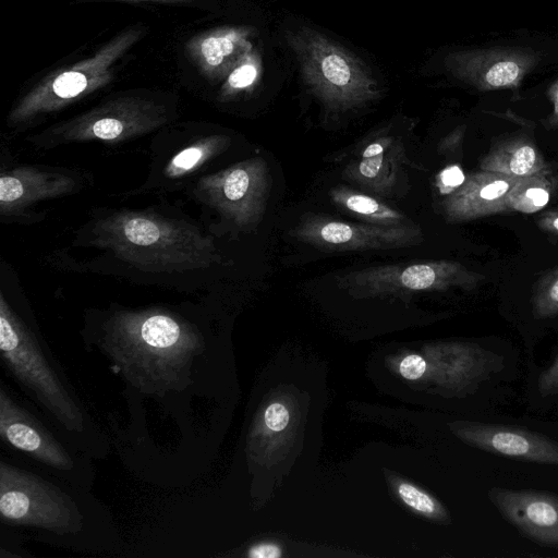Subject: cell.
<instances>
[{
	"label": "cell",
	"mask_w": 558,
	"mask_h": 558,
	"mask_svg": "<svg viewBox=\"0 0 558 558\" xmlns=\"http://www.w3.org/2000/svg\"><path fill=\"white\" fill-rule=\"evenodd\" d=\"M100 348L130 385L162 396L190 384L204 339L192 326L165 313H123L106 325Z\"/></svg>",
	"instance_id": "6da1fadb"
},
{
	"label": "cell",
	"mask_w": 558,
	"mask_h": 558,
	"mask_svg": "<svg viewBox=\"0 0 558 558\" xmlns=\"http://www.w3.org/2000/svg\"><path fill=\"white\" fill-rule=\"evenodd\" d=\"M284 38L303 85L325 110L348 112L381 97L368 65L326 34L300 25L287 29Z\"/></svg>",
	"instance_id": "7a4b0ae2"
},
{
	"label": "cell",
	"mask_w": 558,
	"mask_h": 558,
	"mask_svg": "<svg viewBox=\"0 0 558 558\" xmlns=\"http://www.w3.org/2000/svg\"><path fill=\"white\" fill-rule=\"evenodd\" d=\"M145 34V25H130L87 52H80L74 59L47 71L20 98L10 118L27 120L107 86L117 77Z\"/></svg>",
	"instance_id": "3957f363"
},
{
	"label": "cell",
	"mask_w": 558,
	"mask_h": 558,
	"mask_svg": "<svg viewBox=\"0 0 558 558\" xmlns=\"http://www.w3.org/2000/svg\"><path fill=\"white\" fill-rule=\"evenodd\" d=\"M0 352L16 381L59 425L74 434L86 429V414L52 359L3 299L0 308Z\"/></svg>",
	"instance_id": "277c9868"
},
{
	"label": "cell",
	"mask_w": 558,
	"mask_h": 558,
	"mask_svg": "<svg viewBox=\"0 0 558 558\" xmlns=\"http://www.w3.org/2000/svg\"><path fill=\"white\" fill-rule=\"evenodd\" d=\"M0 515L3 523L56 534L76 533L83 517L63 489L45 478L0 462Z\"/></svg>",
	"instance_id": "5b68a950"
},
{
	"label": "cell",
	"mask_w": 558,
	"mask_h": 558,
	"mask_svg": "<svg viewBox=\"0 0 558 558\" xmlns=\"http://www.w3.org/2000/svg\"><path fill=\"white\" fill-rule=\"evenodd\" d=\"M484 276L451 260H429L363 268L337 277L340 288L360 296L475 288Z\"/></svg>",
	"instance_id": "8992f818"
},
{
	"label": "cell",
	"mask_w": 558,
	"mask_h": 558,
	"mask_svg": "<svg viewBox=\"0 0 558 558\" xmlns=\"http://www.w3.org/2000/svg\"><path fill=\"white\" fill-rule=\"evenodd\" d=\"M291 234L301 242L333 252L393 250L423 241V233L415 225L351 223L314 214L304 216Z\"/></svg>",
	"instance_id": "52a82bcc"
},
{
	"label": "cell",
	"mask_w": 558,
	"mask_h": 558,
	"mask_svg": "<svg viewBox=\"0 0 558 558\" xmlns=\"http://www.w3.org/2000/svg\"><path fill=\"white\" fill-rule=\"evenodd\" d=\"M538 61L539 54L529 48L489 47L449 51L442 65L452 77L480 92L517 93Z\"/></svg>",
	"instance_id": "ba28073f"
},
{
	"label": "cell",
	"mask_w": 558,
	"mask_h": 558,
	"mask_svg": "<svg viewBox=\"0 0 558 558\" xmlns=\"http://www.w3.org/2000/svg\"><path fill=\"white\" fill-rule=\"evenodd\" d=\"M213 182L215 202L238 225L248 226L260 220L271 186V175L263 158L238 163Z\"/></svg>",
	"instance_id": "9c48e42d"
},
{
	"label": "cell",
	"mask_w": 558,
	"mask_h": 558,
	"mask_svg": "<svg viewBox=\"0 0 558 558\" xmlns=\"http://www.w3.org/2000/svg\"><path fill=\"white\" fill-rule=\"evenodd\" d=\"M0 436L9 446L58 471L70 472L75 461L64 446L0 387Z\"/></svg>",
	"instance_id": "30bf717a"
},
{
	"label": "cell",
	"mask_w": 558,
	"mask_h": 558,
	"mask_svg": "<svg viewBox=\"0 0 558 558\" xmlns=\"http://www.w3.org/2000/svg\"><path fill=\"white\" fill-rule=\"evenodd\" d=\"M256 29L250 25L214 27L189 39L184 57L210 83H222L230 71L256 47Z\"/></svg>",
	"instance_id": "8fae6325"
},
{
	"label": "cell",
	"mask_w": 558,
	"mask_h": 558,
	"mask_svg": "<svg viewBox=\"0 0 558 558\" xmlns=\"http://www.w3.org/2000/svg\"><path fill=\"white\" fill-rule=\"evenodd\" d=\"M489 499L521 534L545 546L558 547V496L530 489L494 488Z\"/></svg>",
	"instance_id": "7c38bea8"
},
{
	"label": "cell",
	"mask_w": 558,
	"mask_h": 558,
	"mask_svg": "<svg viewBox=\"0 0 558 558\" xmlns=\"http://www.w3.org/2000/svg\"><path fill=\"white\" fill-rule=\"evenodd\" d=\"M456 432L468 444L490 453L558 465V442L524 428L468 423L457 426Z\"/></svg>",
	"instance_id": "4fadbf2b"
},
{
	"label": "cell",
	"mask_w": 558,
	"mask_h": 558,
	"mask_svg": "<svg viewBox=\"0 0 558 558\" xmlns=\"http://www.w3.org/2000/svg\"><path fill=\"white\" fill-rule=\"evenodd\" d=\"M166 116V106L149 96L122 95L95 108L75 122L83 134L116 140L123 134L155 125Z\"/></svg>",
	"instance_id": "5bb4252c"
},
{
	"label": "cell",
	"mask_w": 558,
	"mask_h": 558,
	"mask_svg": "<svg viewBox=\"0 0 558 558\" xmlns=\"http://www.w3.org/2000/svg\"><path fill=\"white\" fill-rule=\"evenodd\" d=\"M519 178L480 170L465 178L462 185L441 203L450 222H465L508 213L506 197Z\"/></svg>",
	"instance_id": "9a60e30c"
},
{
	"label": "cell",
	"mask_w": 558,
	"mask_h": 558,
	"mask_svg": "<svg viewBox=\"0 0 558 558\" xmlns=\"http://www.w3.org/2000/svg\"><path fill=\"white\" fill-rule=\"evenodd\" d=\"M404 162L403 145L384 135L365 146L361 159L347 167L345 175L378 194H388L395 189Z\"/></svg>",
	"instance_id": "2e32d148"
},
{
	"label": "cell",
	"mask_w": 558,
	"mask_h": 558,
	"mask_svg": "<svg viewBox=\"0 0 558 558\" xmlns=\"http://www.w3.org/2000/svg\"><path fill=\"white\" fill-rule=\"evenodd\" d=\"M113 231L116 247L124 251L141 247L145 251L150 246L151 255L157 254L159 258L166 255L170 262L173 247L181 248L184 240L181 230L145 216H125L116 221Z\"/></svg>",
	"instance_id": "e0dca14e"
},
{
	"label": "cell",
	"mask_w": 558,
	"mask_h": 558,
	"mask_svg": "<svg viewBox=\"0 0 558 558\" xmlns=\"http://www.w3.org/2000/svg\"><path fill=\"white\" fill-rule=\"evenodd\" d=\"M543 155L526 135H511L495 144L480 162L481 170L522 178L546 169Z\"/></svg>",
	"instance_id": "ac0fdd59"
},
{
	"label": "cell",
	"mask_w": 558,
	"mask_h": 558,
	"mask_svg": "<svg viewBox=\"0 0 558 558\" xmlns=\"http://www.w3.org/2000/svg\"><path fill=\"white\" fill-rule=\"evenodd\" d=\"M558 185V177L548 166L546 169L519 178L506 197L508 213L535 214L550 202Z\"/></svg>",
	"instance_id": "d6986e66"
},
{
	"label": "cell",
	"mask_w": 558,
	"mask_h": 558,
	"mask_svg": "<svg viewBox=\"0 0 558 558\" xmlns=\"http://www.w3.org/2000/svg\"><path fill=\"white\" fill-rule=\"evenodd\" d=\"M332 202L368 223L400 227L413 225L405 215L373 196L338 186L330 191Z\"/></svg>",
	"instance_id": "ffe728a7"
},
{
	"label": "cell",
	"mask_w": 558,
	"mask_h": 558,
	"mask_svg": "<svg viewBox=\"0 0 558 558\" xmlns=\"http://www.w3.org/2000/svg\"><path fill=\"white\" fill-rule=\"evenodd\" d=\"M263 72V54L256 46L246 53L223 80L220 95L223 98H231L253 90L260 82Z\"/></svg>",
	"instance_id": "44dd1931"
},
{
	"label": "cell",
	"mask_w": 558,
	"mask_h": 558,
	"mask_svg": "<svg viewBox=\"0 0 558 558\" xmlns=\"http://www.w3.org/2000/svg\"><path fill=\"white\" fill-rule=\"evenodd\" d=\"M532 310L534 316L542 319L558 314V265L537 281L532 298Z\"/></svg>",
	"instance_id": "7402d4cb"
},
{
	"label": "cell",
	"mask_w": 558,
	"mask_h": 558,
	"mask_svg": "<svg viewBox=\"0 0 558 558\" xmlns=\"http://www.w3.org/2000/svg\"><path fill=\"white\" fill-rule=\"evenodd\" d=\"M400 499L413 510L430 518H445V509L424 490L416 486L401 482L397 486Z\"/></svg>",
	"instance_id": "603a6c76"
},
{
	"label": "cell",
	"mask_w": 558,
	"mask_h": 558,
	"mask_svg": "<svg viewBox=\"0 0 558 558\" xmlns=\"http://www.w3.org/2000/svg\"><path fill=\"white\" fill-rule=\"evenodd\" d=\"M76 2H121V3H150L168 7H182L217 12L223 0H71Z\"/></svg>",
	"instance_id": "cb8c5ba5"
},
{
	"label": "cell",
	"mask_w": 558,
	"mask_h": 558,
	"mask_svg": "<svg viewBox=\"0 0 558 558\" xmlns=\"http://www.w3.org/2000/svg\"><path fill=\"white\" fill-rule=\"evenodd\" d=\"M209 150L210 148L208 144L205 146H191L183 149L172 159L169 168L170 172L172 174H179L192 169L204 158V156L206 157Z\"/></svg>",
	"instance_id": "d4e9b609"
},
{
	"label": "cell",
	"mask_w": 558,
	"mask_h": 558,
	"mask_svg": "<svg viewBox=\"0 0 558 558\" xmlns=\"http://www.w3.org/2000/svg\"><path fill=\"white\" fill-rule=\"evenodd\" d=\"M465 180V175L460 167L452 165L438 174L436 184L440 194L447 196L454 192Z\"/></svg>",
	"instance_id": "484cf974"
},
{
	"label": "cell",
	"mask_w": 558,
	"mask_h": 558,
	"mask_svg": "<svg viewBox=\"0 0 558 558\" xmlns=\"http://www.w3.org/2000/svg\"><path fill=\"white\" fill-rule=\"evenodd\" d=\"M290 421L288 409L280 402L270 403L264 413L265 425L272 432L283 430Z\"/></svg>",
	"instance_id": "4316f807"
},
{
	"label": "cell",
	"mask_w": 558,
	"mask_h": 558,
	"mask_svg": "<svg viewBox=\"0 0 558 558\" xmlns=\"http://www.w3.org/2000/svg\"><path fill=\"white\" fill-rule=\"evenodd\" d=\"M24 185L17 178L11 175L0 178L1 205L19 201L24 195Z\"/></svg>",
	"instance_id": "83f0119b"
},
{
	"label": "cell",
	"mask_w": 558,
	"mask_h": 558,
	"mask_svg": "<svg viewBox=\"0 0 558 558\" xmlns=\"http://www.w3.org/2000/svg\"><path fill=\"white\" fill-rule=\"evenodd\" d=\"M537 386L539 393L543 396L558 392V356L539 374Z\"/></svg>",
	"instance_id": "f1b7e54d"
},
{
	"label": "cell",
	"mask_w": 558,
	"mask_h": 558,
	"mask_svg": "<svg viewBox=\"0 0 558 558\" xmlns=\"http://www.w3.org/2000/svg\"><path fill=\"white\" fill-rule=\"evenodd\" d=\"M426 361L416 354L405 356L399 366L400 374L410 380L422 377L426 371Z\"/></svg>",
	"instance_id": "f546056e"
},
{
	"label": "cell",
	"mask_w": 558,
	"mask_h": 558,
	"mask_svg": "<svg viewBox=\"0 0 558 558\" xmlns=\"http://www.w3.org/2000/svg\"><path fill=\"white\" fill-rule=\"evenodd\" d=\"M537 225L544 232L558 236V207L539 215Z\"/></svg>",
	"instance_id": "4dcf8cb0"
},
{
	"label": "cell",
	"mask_w": 558,
	"mask_h": 558,
	"mask_svg": "<svg viewBox=\"0 0 558 558\" xmlns=\"http://www.w3.org/2000/svg\"><path fill=\"white\" fill-rule=\"evenodd\" d=\"M248 556L252 558H278L281 556V549L276 544H258L250 549Z\"/></svg>",
	"instance_id": "1f68e13d"
},
{
	"label": "cell",
	"mask_w": 558,
	"mask_h": 558,
	"mask_svg": "<svg viewBox=\"0 0 558 558\" xmlns=\"http://www.w3.org/2000/svg\"><path fill=\"white\" fill-rule=\"evenodd\" d=\"M547 97L553 104V112L547 118L546 124L548 128H558V78L548 86Z\"/></svg>",
	"instance_id": "d6a6232c"
},
{
	"label": "cell",
	"mask_w": 558,
	"mask_h": 558,
	"mask_svg": "<svg viewBox=\"0 0 558 558\" xmlns=\"http://www.w3.org/2000/svg\"><path fill=\"white\" fill-rule=\"evenodd\" d=\"M464 126H459L448 134L440 143L439 150L441 153L454 150L460 145L464 136Z\"/></svg>",
	"instance_id": "836d02e7"
}]
</instances>
